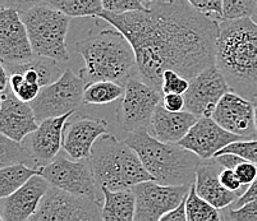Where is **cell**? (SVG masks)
I'll return each mask as SVG.
<instances>
[{"mask_svg":"<svg viewBox=\"0 0 257 221\" xmlns=\"http://www.w3.org/2000/svg\"><path fill=\"white\" fill-rule=\"evenodd\" d=\"M154 44L165 69L187 80L216 62L219 22L193 8L187 0H155L149 6Z\"/></svg>","mask_w":257,"mask_h":221,"instance_id":"cell-1","label":"cell"},{"mask_svg":"<svg viewBox=\"0 0 257 221\" xmlns=\"http://www.w3.org/2000/svg\"><path fill=\"white\" fill-rule=\"evenodd\" d=\"M216 67L230 90L257 100V21L221 20L216 41Z\"/></svg>","mask_w":257,"mask_h":221,"instance_id":"cell-2","label":"cell"},{"mask_svg":"<svg viewBox=\"0 0 257 221\" xmlns=\"http://www.w3.org/2000/svg\"><path fill=\"white\" fill-rule=\"evenodd\" d=\"M76 51L85 60V68L79 74L87 83L114 81L125 86L131 77L137 73L132 45L124 34L116 29L90 34L76 44Z\"/></svg>","mask_w":257,"mask_h":221,"instance_id":"cell-3","label":"cell"},{"mask_svg":"<svg viewBox=\"0 0 257 221\" xmlns=\"http://www.w3.org/2000/svg\"><path fill=\"white\" fill-rule=\"evenodd\" d=\"M139 153L154 180L164 185H192L201 162L195 152L179 143L159 141L146 128L130 132L124 139Z\"/></svg>","mask_w":257,"mask_h":221,"instance_id":"cell-4","label":"cell"},{"mask_svg":"<svg viewBox=\"0 0 257 221\" xmlns=\"http://www.w3.org/2000/svg\"><path fill=\"white\" fill-rule=\"evenodd\" d=\"M88 160L99 188L130 189L142 181L154 180L139 153L127 142L119 141L110 132L96 139Z\"/></svg>","mask_w":257,"mask_h":221,"instance_id":"cell-5","label":"cell"},{"mask_svg":"<svg viewBox=\"0 0 257 221\" xmlns=\"http://www.w3.org/2000/svg\"><path fill=\"white\" fill-rule=\"evenodd\" d=\"M99 18L124 34L136 55L137 74L147 85L161 92L165 66L154 44V23L150 8L124 13L102 11Z\"/></svg>","mask_w":257,"mask_h":221,"instance_id":"cell-6","label":"cell"},{"mask_svg":"<svg viewBox=\"0 0 257 221\" xmlns=\"http://www.w3.org/2000/svg\"><path fill=\"white\" fill-rule=\"evenodd\" d=\"M29 32L35 55L67 62L69 53L65 44L71 18L59 9L46 4H37L21 13Z\"/></svg>","mask_w":257,"mask_h":221,"instance_id":"cell-7","label":"cell"},{"mask_svg":"<svg viewBox=\"0 0 257 221\" xmlns=\"http://www.w3.org/2000/svg\"><path fill=\"white\" fill-rule=\"evenodd\" d=\"M87 82L81 74L65 68L57 81L41 87L40 94L31 102L39 122L65 114H73L81 108Z\"/></svg>","mask_w":257,"mask_h":221,"instance_id":"cell-8","label":"cell"},{"mask_svg":"<svg viewBox=\"0 0 257 221\" xmlns=\"http://www.w3.org/2000/svg\"><path fill=\"white\" fill-rule=\"evenodd\" d=\"M101 208L99 201L50 185L31 221H97Z\"/></svg>","mask_w":257,"mask_h":221,"instance_id":"cell-9","label":"cell"},{"mask_svg":"<svg viewBox=\"0 0 257 221\" xmlns=\"http://www.w3.org/2000/svg\"><path fill=\"white\" fill-rule=\"evenodd\" d=\"M163 94L133 74L125 85L124 95L118 110V120L125 132L141 128L149 129L155 109L161 102Z\"/></svg>","mask_w":257,"mask_h":221,"instance_id":"cell-10","label":"cell"},{"mask_svg":"<svg viewBox=\"0 0 257 221\" xmlns=\"http://www.w3.org/2000/svg\"><path fill=\"white\" fill-rule=\"evenodd\" d=\"M41 175L50 183V185L74 194L88 197L93 201H99V187L88 159L73 160L64 155H58L53 161L43 167Z\"/></svg>","mask_w":257,"mask_h":221,"instance_id":"cell-11","label":"cell"},{"mask_svg":"<svg viewBox=\"0 0 257 221\" xmlns=\"http://www.w3.org/2000/svg\"><path fill=\"white\" fill-rule=\"evenodd\" d=\"M191 185H164L146 180L132 188L136 196L135 221H161L188 194Z\"/></svg>","mask_w":257,"mask_h":221,"instance_id":"cell-12","label":"cell"},{"mask_svg":"<svg viewBox=\"0 0 257 221\" xmlns=\"http://www.w3.org/2000/svg\"><path fill=\"white\" fill-rule=\"evenodd\" d=\"M230 91L225 77L216 64L201 71L189 81L184 94L186 110L197 116H211L224 95Z\"/></svg>","mask_w":257,"mask_h":221,"instance_id":"cell-13","label":"cell"},{"mask_svg":"<svg viewBox=\"0 0 257 221\" xmlns=\"http://www.w3.org/2000/svg\"><path fill=\"white\" fill-rule=\"evenodd\" d=\"M73 114L48 118L39 122V128L22 141L36 169H43L53 161L63 148L65 125Z\"/></svg>","mask_w":257,"mask_h":221,"instance_id":"cell-14","label":"cell"},{"mask_svg":"<svg viewBox=\"0 0 257 221\" xmlns=\"http://www.w3.org/2000/svg\"><path fill=\"white\" fill-rule=\"evenodd\" d=\"M29 32L21 13L16 9L2 7L0 12V58L2 63L16 64L32 59Z\"/></svg>","mask_w":257,"mask_h":221,"instance_id":"cell-15","label":"cell"},{"mask_svg":"<svg viewBox=\"0 0 257 221\" xmlns=\"http://www.w3.org/2000/svg\"><path fill=\"white\" fill-rule=\"evenodd\" d=\"M211 118L226 131L243 138H257L254 101L243 97L234 91H228L221 97Z\"/></svg>","mask_w":257,"mask_h":221,"instance_id":"cell-16","label":"cell"},{"mask_svg":"<svg viewBox=\"0 0 257 221\" xmlns=\"http://www.w3.org/2000/svg\"><path fill=\"white\" fill-rule=\"evenodd\" d=\"M238 139H247L226 131L211 116H200L183 139L178 142L182 147L195 152L202 160L211 159L225 146Z\"/></svg>","mask_w":257,"mask_h":221,"instance_id":"cell-17","label":"cell"},{"mask_svg":"<svg viewBox=\"0 0 257 221\" xmlns=\"http://www.w3.org/2000/svg\"><path fill=\"white\" fill-rule=\"evenodd\" d=\"M31 102L18 99L9 85L2 90L0 102V132L4 136L22 142L30 133L39 128Z\"/></svg>","mask_w":257,"mask_h":221,"instance_id":"cell-18","label":"cell"},{"mask_svg":"<svg viewBox=\"0 0 257 221\" xmlns=\"http://www.w3.org/2000/svg\"><path fill=\"white\" fill-rule=\"evenodd\" d=\"M49 187L50 183L41 174L32 176L23 187L0 199V220H31Z\"/></svg>","mask_w":257,"mask_h":221,"instance_id":"cell-19","label":"cell"},{"mask_svg":"<svg viewBox=\"0 0 257 221\" xmlns=\"http://www.w3.org/2000/svg\"><path fill=\"white\" fill-rule=\"evenodd\" d=\"M109 133V125L102 118H78L67 123L63 138V150L73 160L90 159L96 139Z\"/></svg>","mask_w":257,"mask_h":221,"instance_id":"cell-20","label":"cell"},{"mask_svg":"<svg viewBox=\"0 0 257 221\" xmlns=\"http://www.w3.org/2000/svg\"><path fill=\"white\" fill-rule=\"evenodd\" d=\"M223 165L215 159L201 160L196 171L195 187L197 193L218 210H224L232 206L239 196L237 193L226 189L220 181V173Z\"/></svg>","mask_w":257,"mask_h":221,"instance_id":"cell-21","label":"cell"},{"mask_svg":"<svg viewBox=\"0 0 257 221\" xmlns=\"http://www.w3.org/2000/svg\"><path fill=\"white\" fill-rule=\"evenodd\" d=\"M198 118L200 116L188 110H168L160 102L155 109L149 132L159 141L178 143L195 125Z\"/></svg>","mask_w":257,"mask_h":221,"instance_id":"cell-22","label":"cell"},{"mask_svg":"<svg viewBox=\"0 0 257 221\" xmlns=\"http://www.w3.org/2000/svg\"><path fill=\"white\" fill-rule=\"evenodd\" d=\"M2 67L6 69L8 74L21 73L27 80L40 83L41 86L49 85V83L57 81L64 72L60 69L58 60L46 57H39V55H35L32 59L23 63H16V64L2 63Z\"/></svg>","mask_w":257,"mask_h":221,"instance_id":"cell-23","label":"cell"},{"mask_svg":"<svg viewBox=\"0 0 257 221\" xmlns=\"http://www.w3.org/2000/svg\"><path fill=\"white\" fill-rule=\"evenodd\" d=\"M104 197L101 217L105 221H132L136 212V196L132 188L113 190L100 188Z\"/></svg>","mask_w":257,"mask_h":221,"instance_id":"cell-24","label":"cell"},{"mask_svg":"<svg viewBox=\"0 0 257 221\" xmlns=\"http://www.w3.org/2000/svg\"><path fill=\"white\" fill-rule=\"evenodd\" d=\"M43 169H34L25 164L0 167V198L9 196L27 183L34 175L41 174Z\"/></svg>","mask_w":257,"mask_h":221,"instance_id":"cell-25","label":"cell"},{"mask_svg":"<svg viewBox=\"0 0 257 221\" xmlns=\"http://www.w3.org/2000/svg\"><path fill=\"white\" fill-rule=\"evenodd\" d=\"M125 86L114 81H96L86 85L83 102L87 105H105L123 97Z\"/></svg>","mask_w":257,"mask_h":221,"instance_id":"cell-26","label":"cell"},{"mask_svg":"<svg viewBox=\"0 0 257 221\" xmlns=\"http://www.w3.org/2000/svg\"><path fill=\"white\" fill-rule=\"evenodd\" d=\"M43 4L59 9L69 17L99 18L104 11L101 0H43Z\"/></svg>","mask_w":257,"mask_h":221,"instance_id":"cell-27","label":"cell"},{"mask_svg":"<svg viewBox=\"0 0 257 221\" xmlns=\"http://www.w3.org/2000/svg\"><path fill=\"white\" fill-rule=\"evenodd\" d=\"M187 218L188 221H219L223 220L221 210L204 199L196 190L195 183L191 185L186 198Z\"/></svg>","mask_w":257,"mask_h":221,"instance_id":"cell-28","label":"cell"},{"mask_svg":"<svg viewBox=\"0 0 257 221\" xmlns=\"http://www.w3.org/2000/svg\"><path fill=\"white\" fill-rule=\"evenodd\" d=\"M15 164H25L36 169L25 146L22 145V142H17L2 134L0 136V167Z\"/></svg>","mask_w":257,"mask_h":221,"instance_id":"cell-29","label":"cell"},{"mask_svg":"<svg viewBox=\"0 0 257 221\" xmlns=\"http://www.w3.org/2000/svg\"><path fill=\"white\" fill-rule=\"evenodd\" d=\"M9 87L20 100L25 102H32L40 94L43 86L27 80L23 74L13 73L9 74Z\"/></svg>","mask_w":257,"mask_h":221,"instance_id":"cell-30","label":"cell"},{"mask_svg":"<svg viewBox=\"0 0 257 221\" xmlns=\"http://www.w3.org/2000/svg\"><path fill=\"white\" fill-rule=\"evenodd\" d=\"M257 0H223L224 20L256 18Z\"/></svg>","mask_w":257,"mask_h":221,"instance_id":"cell-31","label":"cell"},{"mask_svg":"<svg viewBox=\"0 0 257 221\" xmlns=\"http://www.w3.org/2000/svg\"><path fill=\"white\" fill-rule=\"evenodd\" d=\"M221 153H235L244 160H248L257 165V138L238 139L225 146L215 156L221 155Z\"/></svg>","mask_w":257,"mask_h":221,"instance_id":"cell-32","label":"cell"},{"mask_svg":"<svg viewBox=\"0 0 257 221\" xmlns=\"http://www.w3.org/2000/svg\"><path fill=\"white\" fill-rule=\"evenodd\" d=\"M189 87V80L175 72L174 69H165L163 73V86L161 92L164 94H186Z\"/></svg>","mask_w":257,"mask_h":221,"instance_id":"cell-33","label":"cell"},{"mask_svg":"<svg viewBox=\"0 0 257 221\" xmlns=\"http://www.w3.org/2000/svg\"><path fill=\"white\" fill-rule=\"evenodd\" d=\"M223 211V220L232 221H257V199L243 204L238 208L226 207Z\"/></svg>","mask_w":257,"mask_h":221,"instance_id":"cell-34","label":"cell"},{"mask_svg":"<svg viewBox=\"0 0 257 221\" xmlns=\"http://www.w3.org/2000/svg\"><path fill=\"white\" fill-rule=\"evenodd\" d=\"M187 2L198 12L214 18V20H224L223 0H187Z\"/></svg>","mask_w":257,"mask_h":221,"instance_id":"cell-35","label":"cell"},{"mask_svg":"<svg viewBox=\"0 0 257 221\" xmlns=\"http://www.w3.org/2000/svg\"><path fill=\"white\" fill-rule=\"evenodd\" d=\"M104 11L113 13H124L131 11H144L147 9L142 0H101Z\"/></svg>","mask_w":257,"mask_h":221,"instance_id":"cell-36","label":"cell"},{"mask_svg":"<svg viewBox=\"0 0 257 221\" xmlns=\"http://www.w3.org/2000/svg\"><path fill=\"white\" fill-rule=\"evenodd\" d=\"M220 181L221 184L230 192L237 193L238 196H242L243 193L246 192L247 188L246 185L242 184V181L238 178L237 173L234 169H229V167H223V170L220 173Z\"/></svg>","mask_w":257,"mask_h":221,"instance_id":"cell-37","label":"cell"},{"mask_svg":"<svg viewBox=\"0 0 257 221\" xmlns=\"http://www.w3.org/2000/svg\"><path fill=\"white\" fill-rule=\"evenodd\" d=\"M234 170L242 184L246 187H249L257 179V165L248 160H243L242 162H239L234 167Z\"/></svg>","mask_w":257,"mask_h":221,"instance_id":"cell-38","label":"cell"},{"mask_svg":"<svg viewBox=\"0 0 257 221\" xmlns=\"http://www.w3.org/2000/svg\"><path fill=\"white\" fill-rule=\"evenodd\" d=\"M161 104L172 111L186 110V100L182 94H164L161 99Z\"/></svg>","mask_w":257,"mask_h":221,"instance_id":"cell-39","label":"cell"},{"mask_svg":"<svg viewBox=\"0 0 257 221\" xmlns=\"http://www.w3.org/2000/svg\"><path fill=\"white\" fill-rule=\"evenodd\" d=\"M41 3H43V0H2V7L16 9L17 12L22 13V12L29 11L30 8Z\"/></svg>","mask_w":257,"mask_h":221,"instance_id":"cell-40","label":"cell"},{"mask_svg":"<svg viewBox=\"0 0 257 221\" xmlns=\"http://www.w3.org/2000/svg\"><path fill=\"white\" fill-rule=\"evenodd\" d=\"M187 198V196H186ZM186 198L181 202L179 206H177L174 210L168 212L161 217V221H188L187 218V208H186Z\"/></svg>","mask_w":257,"mask_h":221,"instance_id":"cell-41","label":"cell"},{"mask_svg":"<svg viewBox=\"0 0 257 221\" xmlns=\"http://www.w3.org/2000/svg\"><path fill=\"white\" fill-rule=\"evenodd\" d=\"M254 199H257V179L252 183L251 185H249L248 188H247L246 192L243 193L242 196H240L239 198L232 204V206H229V207H232V208H238V207H242L243 204L248 203V202L251 201H254Z\"/></svg>","mask_w":257,"mask_h":221,"instance_id":"cell-42","label":"cell"},{"mask_svg":"<svg viewBox=\"0 0 257 221\" xmlns=\"http://www.w3.org/2000/svg\"><path fill=\"white\" fill-rule=\"evenodd\" d=\"M215 159L218 160L224 167H229V169H234L239 162H242L243 157L235 155V153H221V155L215 156Z\"/></svg>","mask_w":257,"mask_h":221,"instance_id":"cell-43","label":"cell"},{"mask_svg":"<svg viewBox=\"0 0 257 221\" xmlns=\"http://www.w3.org/2000/svg\"><path fill=\"white\" fill-rule=\"evenodd\" d=\"M153 2H155V0H142V3L145 4V7H146V8H149V6H150Z\"/></svg>","mask_w":257,"mask_h":221,"instance_id":"cell-44","label":"cell"},{"mask_svg":"<svg viewBox=\"0 0 257 221\" xmlns=\"http://www.w3.org/2000/svg\"><path fill=\"white\" fill-rule=\"evenodd\" d=\"M254 123H256V129H257V102L254 104Z\"/></svg>","mask_w":257,"mask_h":221,"instance_id":"cell-45","label":"cell"},{"mask_svg":"<svg viewBox=\"0 0 257 221\" xmlns=\"http://www.w3.org/2000/svg\"><path fill=\"white\" fill-rule=\"evenodd\" d=\"M254 21H257V16H256V18H254Z\"/></svg>","mask_w":257,"mask_h":221,"instance_id":"cell-46","label":"cell"}]
</instances>
